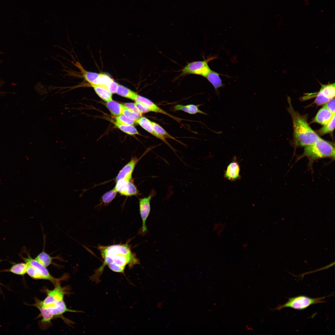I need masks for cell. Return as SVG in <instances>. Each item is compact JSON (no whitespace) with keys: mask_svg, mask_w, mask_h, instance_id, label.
Returning <instances> with one entry per match:
<instances>
[{"mask_svg":"<svg viewBox=\"0 0 335 335\" xmlns=\"http://www.w3.org/2000/svg\"><path fill=\"white\" fill-rule=\"evenodd\" d=\"M130 241L129 239L124 244L98 245L97 248L103 259V262L101 266L95 270L94 274L90 277V279L96 283H99L100 278L106 266L114 272L124 274L127 266L131 269L135 265L139 264V260L136 254L132 251L129 244Z\"/></svg>","mask_w":335,"mask_h":335,"instance_id":"1","label":"cell"},{"mask_svg":"<svg viewBox=\"0 0 335 335\" xmlns=\"http://www.w3.org/2000/svg\"><path fill=\"white\" fill-rule=\"evenodd\" d=\"M289 106L288 110L291 117L293 129L292 145L295 148L310 145L315 142L320 137L310 127L307 122V116L295 111L288 97Z\"/></svg>","mask_w":335,"mask_h":335,"instance_id":"2","label":"cell"},{"mask_svg":"<svg viewBox=\"0 0 335 335\" xmlns=\"http://www.w3.org/2000/svg\"><path fill=\"white\" fill-rule=\"evenodd\" d=\"M54 286V288L52 290L46 289L47 297L43 300H39L41 305L53 318H61L65 321L67 320L63 316L64 313L82 312L70 309L67 307L64 299L65 295L68 293L67 287H61L60 282Z\"/></svg>","mask_w":335,"mask_h":335,"instance_id":"3","label":"cell"},{"mask_svg":"<svg viewBox=\"0 0 335 335\" xmlns=\"http://www.w3.org/2000/svg\"><path fill=\"white\" fill-rule=\"evenodd\" d=\"M335 150L333 143L320 137L314 143L304 147L303 153L297 158L296 162L304 157L308 159V167L313 171V164L315 161L324 158L334 160Z\"/></svg>","mask_w":335,"mask_h":335,"instance_id":"4","label":"cell"},{"mask_svg":"<svg viewBox=\"0 0 335 335\" xmlns=\"http://www.w3.org/2000/svg\"><path fill=\"white\" fill-rule=\"evenodd\" d=\"M326 296L318 298H311L304 295H300L288 298L287 301L283 305H279L274 310H280L285 308H290L294 309L301 310L305 309L314 304L324 303L323 300Z\"/></svg>","mask_w":335,"mask_h":335,"instance_id":"5","label":"cell"},{"mask_svg":"<svg viewBox=\"0 0 335 335\" xmlns=\"http://www.w3.org/2000/svg\"><path fill=\"white\" fill-rule=\"evenodd\" d=\"M217 58V57L216 56H212L203 60L188 63L181 70V73L179 77L194 74L200 75L206 78L211 70L208 65V63Z\"/></svg>","mask_w":335,"mask_h":335,"instance_id":"6","label":"cell"},{"mask_svg":"<svg viewBox=\"0 0 335 335\" xmlns=\"http://www.w3.org/2000/svg\"><path fill=\"white\" fill-rule=\"evenodd\" d=\"M156 194V191L152 189L148 196L139 199L140 214L142 221V226L139 233L142 235H144L148 232L146 222L150 212V202Z\"/></svg>","mask_w":335,"mask_h":335,"instance_id":"7","label":"cell"},{"mask_svg":"<svg viewBox=\"0 0 335 335\" xmlns=\"http://www.w3.org/2000/svg\"><path fill=\"white\" fill-rule=\"evenodd\" d=\"M321 87L317 93L314 103L318 105L324 104L330 100L334 98L335 83L327 84L320 83Z\"/></svg>","mask_w":335,"mask_h":335,"instance_id":"8","label":"cell"},{"mask_svg":"<svg viewBox=\"0 0 335 335\" xmlns=\"http://www.w3.org/2000/svg\"><path fill=\"white\" fill-rule=\"evenodd\" d=\"M114 188L121 195L126 196H137L139 191L134 183L133 179L130 181L120 180L116 181Z\"/></svg>","mask_w":335,"mask_h":335,"instance_id":"9","label":"cell"},{"mask_svg":"<svg viewBox=\"0 0 335 335\" xmlns=\"http://www.w3.org/2000/svg\"><path fill=\"white\" fill-rule=\"evenodd\" d=\"M23 259L27 264L36 267L39 269L44 276L45 279L50 281L54 286L58 282L65 278L66 275H64L62 278L60 279H57L54 277L50 274L47 269V267L42 265L35 259L33 258L29 254H28L27 257H23Z\"/></svg>","mask_w":335,"mask_h":335,"instance_id":"10","label":"cell"},{"mask_svg":"<svg viewBox=\"0 0 335 335\" xmlns=\"http://www.w3.org/2000/svg\"><path fill=\"white\" fill-rule=\"evenodd\" d=\"M141 158L138 159L135 157L132 158L119 171L115 178L116 181L120 180L130 181L132 179V175L135 168Z\"/></svg>","mask_w":335,"mask_h":335,"instance_id":"11","label":"cell"},{"mask_svg":"<svg viewBox=\"0 0 335 335\" xmlns=\"http://www.w3.org/2000/svg\"><path fill=\"white\" fill-rule=\"evenodd\" d=\"M134 100L143 104L149 109L150 112H155L165 114L178 122H180L181 120V119L174 116L165 111L149 99L139 95L138 94Z\"/></svg>","mask_w":335,"mask_h":335,"instance_id":"12","label":"cell"},{"mask_svg":"<svg viewBox=\"0 0 335 335\" xmlns=\"http://www.w3.org/2000/svg\"><path fill=\"white\" fill-rule=\"evenodd\" d=\"M136 123L138 124L148 132L169 146L174 152H176V150L167 141L166 139L158 135L155 133L152 125V121L145 117L141 116L136 121Z\"/></svg>","mask_w":335,"mask_h":335,"instance_id":"13","label":"cell"},{"mask_svg":"<svg viewBox=\"0 0 335 335\" xmlns=\"http://www.w3.org/2000/svg\"><path fill=\"white\" fill-rule=\"evenodd\" d=\"M240 166L238 162L233 161L227 166L224 176L229 180L235 181L240 178Z\"/></svg>","mask_w":335,"mask_h":335,"instance_id":"14","label":"cell"},{"mask_svg":"<svg viewBox=\"0 0 335 335\" xmlns=\"http://www.w3.org/2000/svg\"><path fill=\"white\" fill-rule=\"evenodd\" d=\"M335 114L323 107L318 111L312 122L325 125L329 122Z\"/></svg>","mask_w":335,"mask_h":335,"instance_id":"15","label":"cell"},{"mask_svg":"<svg viewBox=\"0 0 335 335\" xmlns=\"http://www.w3.org/2000/svg\"><path fill=\"white\" fill-rule=\"evenodd\" d=\"M44 249V248L42 251L37 256L35 259L40 263L46 267L51 265H53L57 267L59 266V265L58 266L57 264L53 262L52 260L56 259L62 261V258L59 256L55 257L51 256L49 254L45 252Z\"/></svg>","mask_w":335,"mask_h":335,"instance_id":"16","label":"cell"},{"mask_svg":"<svg viewBox=\"0 0 335 335\" xmlns=\"http://www.w3.org/2000/svg\"><path fill=\"white\" fill-rule=\"evenodd\" d=\"M221 75L225 76L211 70L206 77L213 86L217 94H218V89L224 86L220 77Z\"/></svg>","mask_w":335,"mask_h":335,"instance_id":"17","label":"cell"},{"mask_svg":"<svg viewBox=\"0 0 335 335\" xmlns=\"http://www.w3.org/2000/svg\"><path fill=\"white\" fill-rule=\"evenodd\" d=\"M199 106L198 105H196L194 104H189L186 105L178 104L174 106V110L175 111L181 110L191 114L200 113L207 115L206 113L199 109Z\"/></svg>","mask_w":335,"mask_h":335,"instance_id":"18","label":"cell"},{"mask_svg":"<svg viewBox=\"0 0 335 335\" xmlns=\"http://www.w3.org/2000/svg\"><path fill=\"white\" fill-rule=\"evenodd\" d=\"M107 108L111 114L117 116L122 114L124 105L113 100L108 101L106 104Z\"/></svg>","mask_w":335,"mask_h":335,"instance_id":"19","label":"cell"},{"mask_svg":"<svg viewBox=\"0 0 335 335\" xmlns=\"http://www.w3.org/2000/svg\"><path fill=\"white\" fill-rule=\"evenodd\" d=\"M97 94L103 100L108 102L112 100V93L105 87L99 85L91 86Z\"/></svg>","mask_w":335,"mask_h":335,"instance_id":"20","label":"cell"},{"mask_svg":"<svg viewBox=\"0 0 335 335\" xmlns=\"http://www.w3.org/2000/svg\"><path fill=\"white\" fill-rule=\"evenodd\" d=\"M77 65V66L81 71L83 77L91 85L98 76L100 73L87 71L83 68L80 64Z\"/></svg>","mask_w":335,"mask_h":335,"instance_id":"21","label":"cell"},{"mask_svg":"<svg viewBox=\"0 0 335 335\" xmlns=\"http://www.w3.org/2000/svg\"><path fill=\"white\" fill-rule=\"evenodd\" d=\"M117 94L123 97L134 100L137 94L127 88L120 84H118L116 92Z\"/></svg>","mask_w":335,"mask_h":335,"instance_id":"22","label":"cell"},{"mask_svg":"<svg viewBox=\"0 0 335 335\" xmlns=\"http://www.w3.org/2000/svg\"><path fill=\"white\" fill-rule=\"evenodd\" d=\"M152 125L155 133L158 135L164 138H170L178 142L181 144L184 145L181 142L176 139L174 137L169 134L161 126L157 123L152 122Z\"/></svg>","mask_w":335,"mask_h":335,"instance_id":"23","label":"cell"},{"mask_svg":"<svg viewBox=\"0 0 335 335\" xmlns=\"http://www.w3.org/2000/svg\"><path fill=\"white\" fill-rule=\"evenodd\" d=\"M113 122L118 128L128 134L134 135L139 134L136 128L132 125L122 124L114 121Z\"/></svg>","mask_w":335,"mask_h":335,"instance_id":"24","label":"cell"},{"mask_svg":"<svg viewBox=\"0 0 335 335\" xmlns=\"http://www.w3.org/2000/svg\"><path fill=\"white\" fill-rule=\"evenodd\" d=\"M27 264L21 263L13 265L7 271L19 275H24L26 273Z\"/></svg>","mask_w":335,"mask_h":335,"instance_id":"25","label":"cell"},{"mask_svg":"<svg viewBox=\"0 0 335 335\" xmlns=\"http://www.w3.org/2000/svg\"><path fill=\"white\" fill-rule=\"evenodd\" d=\"M117 193L114 188L106 192L101 197V203L104 206L108 205L116 197Z\"/></svg>","mask_w":335,"mask_h":335,"instance_id":"26","label":"cell"},{"mask_svg":"<svg viewBox=\"0 0 335 335\" xmlns=\"http://www.w3.org/2000/svg\"><path fill=\"white\" fill-rule=\"evenodd\" d=\"M335 117L334 115L329 122L317 131L316 133L318 135L323 136L333 131L335 128Z\"/></svg>","mask_w":335,"mask_h":335,"instance_id":"27","label":"cell"},{"mask_svg":"<svg viewBox=\"0 0 335 335\" xmlns=\"http://www.w3.org/2000/svg\"><path fill=\"white\" fill-rule=\"evenodd\" d=\"M26 273L31 278L35 279H45L41 272L37 268L27 264Z\"/></svg>","mask_w":335,"mask_h":335,"instance_id":"28","label":"cell"},{"mask_svg":"<svg viewBox=\"0 0 335 335\" xmlns=\"http://www.w3.org/2000/svg\"><path fill=\"white\" fill-rule=\"evenodd\" d=\"M113 79L108 75L102 73L100 74L96 79L94 81L92 85H99L105 87L108 83Z\"/></svg>","mask_w":335,"mask_h":335,"instance_id":"29","label":"cell"},{"mask_svg":"<svg viewBox=\"0 0 335 335\" xmlns=\"http://www.w3.org/2000/svg\"><path fill=\"white\" fill-rule=\"evenodd\" d=\"M122 114L128 118L136 121L141 117L140 114L132 111L124 106Z\"/></svg>","mask_w":335,"mask_h":335,"instance_id":"30","label":"cell"},{"mask_svg":"<svg viewBox=\"0 0 335 335\" xmlns=\"http://www.w3.org/2000/svg\"><path fill=\"white\" fill-rule=\"evenodd\" d=\"M115 120L116 122L123 124L133 125L136 123L135 121L128 118L123 114L116 116Z\"/></svg>","mask_w":335,"mask_h":335,"instance_id":"31","label":"cell"},{"mask_svg":"<svg viewBox=\"0 0 335 335\" xmlns=\"http://www.w3.org/2000/svg\"><path fill=\"white\" fill-rule=\"evenodd\" d=\"M334 98L330 100L323 105V107L326 108L332 113L335 114Z\"/></svg>","mask_w":335,"mask_h":335,"instance_id":"32","label":"cell"},{"mask_svg":"<svg viewBox=\"0 0 335 335\" xmlns=\"http://www.w3.org/2000/svg\"><path fill=\"white\" fill-rule=\"evenodd\" d=\"M118 84L113 79L106 85L105 88L112 93H116Z\"/></svg>","mask_w":335,"mask_h":335,"instance_id":"33","label":"cell"},{"mask_svg":"<svg viewBox=\"0 0 335 335\" xmlns=\"http://www.w3.org/2000/svg\"><path fill=\"white\" fill-rule=\"evenodd\" d=\"M135 104L140 112L142 114L150 112L149 109L142 103L137 101H135Z\"/></svg>","mask_w":335,"mask_h":335,"instance_id":"34","label":"cell"},{"mask_svg":"<svg viewBox=\"0 0 335 335\" xmlns=\"http://www.w3.org/2000/svg\"><path fill=\"white\" fill-rule=\"evenodd\" d=\"M123 105L129 109L142 115V114L140 112L135 103H127L124 104Z\"/></svg>","mask_w":335,"mask_h":335,"instance_id":"35","label":"cell"}]
</instances>
